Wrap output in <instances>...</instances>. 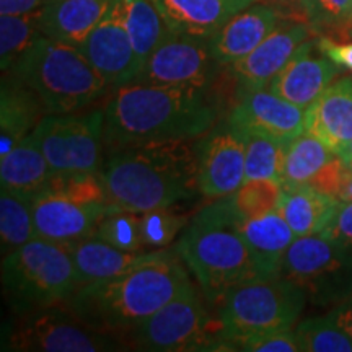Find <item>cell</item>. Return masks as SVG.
Instances as JSON below:
<instances>
[{
    "label": "cell",
    "mask_w": 352,
    "mask_h": 352,
    "mask_svg": "<svg viewBox=\"0 0 352 352\" xmlns=\"http://www.w3.org/2000/svg\"><path fill=\"white\" fill-rule=\"evenodd\" d=\"M280 276L318 307H334L352 294V252L323 233L300 236L285 253Z\"/></svg>",
    "instance_id": "30bf717a"
},
{
    "label": "cell",
    "mask_w": 352,
    "mask_h": 352,
    "mask_svg": "<svg viewBox=\"0 0 352 352\" xmlns=\"http://www.w3.org/2000/svg\"><path fill=\"white\" fill-rule=\"evenodd\" d=\"M340 199L324 195L310 184H284L279 212L297 239L318 235L328 227Z\"/></svg>",
    "instance_id": "484cf974"
},
{
    "label": "cell",
    "mask_w": 352,
    "mask_h": 352,
    "mask_svg": "<svg viewBox=\"0 0 352 352\" xmlns=\"http://www.w3.org/2000/svg\"><path fill=\"white\" fill-rule=\"evenodd\" d=\"M240 134L245 140V179L280 182L289 142L254 131H240Z\"/></svg>",
    "instance_id": "f546056e"
},
{
    "label": "cell",
    "mask_w": 352,
    "mask_h": 352,
    "mask_svg": "<svg viewBox=\"0 0 352 352\" xmlns=\"http://www.w3.org/2000/svg\"><path fill=\"white\" fill-rule=\"evenodd\" d=\"M32 134L52 173H96L103 168L104 108L46 114Z\"/></svg>",
    "instance_id": "8fae6325"
},
{
    "label": "cell",
    "mask_w": 352,
    "mask_h": 352,
    "mask_svg": "<svg viewBox=\"0 0 352 352\" xmlns=\"http://www.w3.org/2000/svg\"><path fill=\"white\" fill-rule=\"evenodd\" d=\"M233 212L240 219H258L279 209L283 182L279 179H245L235 192L226 196Z\"/></svg>",
    "instance_id": "d6a6232c"
},
{
    "label": "cell",
    "mask_w": 352,
    "mask_h": 352,
    "mask_svg": "<svg viewBox=\"0 0 352 352\" xmlns=\"http://www.w3.org/2000/svg\"><path fill=\"white\" fill-rule=\"evenodd\" d=\"M239 222L227 197L214 199L192 215L175 248L208 302L217 307L230 290L263 279Z\"/></svg>",
    "instance_id": "277c9868"
},
{
    "label": "cell",
    "mask_w": 352,
    "mask_h": 352,
    "mask_svg": "<svg viewBox=\"0 0 352 352\" xmlns=\"http://www.w3.org/2000/svg\"><path fill=\"white\" fill-rule=\"evenodd\" d=\"M307 132L340 153L352 140V78L341 77L307 108Z\"/></svg>",
    "instance_id": "7402d4cb"
},
{
    "label": "cell",
    "mask_w": 352,
    "mask_h": 352,
    "mask_svg": "<svg viewBox=\"0 0 352 352\" xmlns=\"http://www.w3.org/2000/svg\"><path fill=\"white\" fill-rule=\"evenodd\" d=\"M340 33H341L344 38H352V8H351L349 16H347L346 23L342 25V28L340 30Z\"/></svg>",
    "instance_id": "bcb514c9"
},
{
    "label": "cell",
    "mask_w": 352,
    "mask_h": 352,
    "mask_svg": "<svg viewBox=\"0 0 352 352\" xmlns=\"http://www.w3.org/2000/svg\"><path fill=\"white\" fill-rule=\"evenodd\" d=\"M126 338L139 351H232L222 321L209 314L195 284L126 333Z\"/></svg>",
    "instance_id": "52a82bcc"
},
{
    "label": "cell",
    "mask_w": 352,
    "mask_h": 352,
    "mask_svg": "<svg viewBox=\"0 0 352 352\" xmlns=\"http://www.w3.org/2000/svg\"><path fill=\"white\" fill-rule=\"evenodd\" d=\"M94 236L124 252H148L140 235V214L132 210L113 209L100 220Z\"/></svg>",
    "instance_id": "e575fe53"
},
{
    "label": "cell",
    "mask_w": 352,
    "mask_h": 352,
    "mask_svg": "<svg viewBox=\"0 0 352 352\" xmlns=\"http://www.w3.org/2000/svg\"><path fill=\"white\" fill-rule=\"evenodd\" d=\"M336 155L338 153L323 140L305 131L287 145L280 182L284 184H308Z\"/></svg>",
    "instance_id": "f1b7e54d"
},
{
    "label": "cell",
    "mask_w": 352,
    "mask_h": 352,
    "mask_svg": "<svg viewBox=\"0 0 352 352\" xmlns=\"http://www.w3.org/2000/svg\"><path fill=\"white\" fill-rule=\"evenodd\" d=\"M321 233L352 252V201H341L338 204L328 227Z\"/></svg>",
    "instance_id": "60d3db41"
},
{
    "label": "cell",
    "mask_w": 352,
    "mask_h": 352,
    "mask_svg": "<svg viewBox=\"0 0 352 352\" xmlns=\"http://www.w3.org/2000/svg\"><path fill=\"white\" fill-rule=\"evenodd\" d=\"M183 264L176 252L158 250L124 274L78 287L67 307L91 328L118 338L144 323L192 284Z\"/></svg>",
    "instance_id": "7a4b0ae2"
},
{
    "label": "cell",
    "mask_w": 352,
    "mask_h": 352,
    "mask_svg": "<svg viewBox=\"0 0 352 352\" xmlns=\"http://www.w3.org/2000/svg\"><path fill=\"white\" fill-rule=\"evenodd\" d=\"M52 170L39 147L36 138L30 134L0 157V183L12 195L32 201L46 189Z\"/></svg>",
    "instance_id": "cb8c5ba5"
},
{
    "label": "cell",
    "mask_w": 352,
    "mask_h": 352,
    "mask_svg": "<svg viewBox=\"0 0 352 352\" xmlns=\"http://www.w3.org/2000/svg\"><path fill=\"white\" fill-rule=\"evenodd\" d=\"M305 292L283 276L263 277L235 287L219 305V318L232 351L246 336L294 328L307 303Z\"/></svg>",
    "instance_id": "ba28073f"
},
{
    "label": "cell",
    "mask_w": 352,
    "mask_h": 352,
    "mask_svg": "<svg viewBox=\"0 0 352 352\" xmlns=\"http://www.w3.org/2000/svg\"><path fill=\"white\" fill-rule=\"evenodd\" d=\"M36 239L33 223L32 201L2 189L0 195V241L2 254L12 253Z\"/></svg>",
    "instance_id": "4dcf8cb0"
},
{
    "label": "cell",
    "mask_w": 352,
    "mask_h": 352,
    "mask_svg": "<svg viewBox=\"0 0 352 352\" xmlns=\"http://www.w3.org/2000/svg\"><path fill=\"white\" fill-rule=\"evenodd\" d=\"M328 315L336 321L344 331L349 334L352 340V294H349L344 300L334 305L331 310L328 311Z\"/></svg>",
    "instance_id": "ee69618b"
},
{
    "label": "cell",
    "mask_w": 352,
    "mask_h": 352,
    "mask_svg": "<svg viewBox=\"0 0 352 352\" xmlns=\"http://www.w3.org/2000/svg\"><path fill=\"white\" fill-rule=\"evenodd\" d=\"M315 44L316 41L311 39L303 43L287 65L270 83L271 91L305 109L331 85L341 69L323 52L321 56L311 54Z\"/></svg>",
    "instance_id": "ac0fdd59"
},
{
    "label": "cell",
    "mask_w": 352,
    "mask_h": 352,
    "mask_svg": "<svg viewBox=\"0 0 352 352\" xmlns=\"http://www.w3.org/2000/svg\"><path fill=\"white\" fill-rule=\"evenodd\" d=\"M303 352H352V340L328 314L300 321L296 327Z\"/></svg>",
    "instance_id": "836d02e7"
},
{
    "label": "cell",
    "mask_w": 352,
    "mask_h": 352,
    "mask_svg": "<svg viewBox=\"0 0 352 352\" xmlns=\"http://www.w3.org/2000/svg\"><path fill=\"white\" fill-rule=\"evenodd\" d=\"M116 0H47L39 10L43 36L80 47Z\"/></svg>",
    "instance_id": "44dd1931"
},
{
    "label": "cell",
    "mask_w": 352,
    "mask_h": 352,
    "mask_svg": "<svg viewBox=\"0 0 352 352\" xmlns=\"http://www.w3.org/2000/svg\"><path fill=\"white\" fill-rule=\"evenodd\" d=\"M197 188L208 199L235 192L245 182V140L230 122L212 127L196 144Z\"/></svg>",
    "instance_id": "4fadbf2b"
},
{
    "label": "cell",
    "mask_w": 352,
    "mask_h": 352,
    "mask_svg": "<svg viewBox=\"0 0 352 352\" xmlns=\"http://www.w3.org/2000/svg\"><path fill=\"white\" fill-rule=\"evenodd\" d=\"M316 46L320 52L328 56L334 64H338L342 69H347L352 72V41L351 43H338L333 38L321 36L316 39Z\"/></svg>",
    "instance_id": "b9f144b4"
},
{
    "label": "cell",
    "mask_w": 352,
    "mask_h": 352,
    "mask_svg": "<svg viewBox=\"0 0 352 352\" xmlns=\"http://www.w3.org/2000/svg\"><path fill=\"white\" fill-rule=\"evenodd\" d=\"M46 116L28 88L3 77L0 90V157H6L16 144L28 138Z\"/></svg>",
    "instance_id": "4316f807"
},
{
    "label": "cell",
    "mask_w": 352,
    "mask_h": 352,
    "mask_svg": "<svg viewBox=\"0 0 352 352\" xmlns=\"http://www.w3.org/2000/svg\"><path fill=\"white\" fill-rule=\"evenodd\" d=\"M67 246L76 264L78 287L124 274L132 267L151 259L158 252V250L138 253L124 252L116 246L104 243L94 235Z\"/></svg>",
    "instance_id": "603a6c76"
},
{
    "label": "cell",
    "mask_w": 352,
    "mask_h": 352,
    "mask_svg": "<svg viewBox=\"0 0 352 352\" xmlns=\"http://www.w3.org/2000/svg\"><path fill=\"white\" fill-rule=\"evenodd\" d=\"M3 296L13 314L67 303L78 289L67 245L34 239L2 259Z\"/></svg>",
    "instance_id": "8992f818"
},
{
    "label": "cell",
    "mask_w": 352,
    "mask_h": 352,
    "mask_svg": "<svg viewBox=\"0 0 352 352\" xmlns=\"http://www.w3.org/2000/svg\"><path fill=\"white\" fill-rule=\"evenodd\" d=\"M280 23V15L270 3L254 2L208 39L210 54L219 65H232L256 50Z\"/></svg>",
    "instance_id": "d6986e66"
},
{
    "label": "cell",
    "mask_w": 352,
    "mask_h": 352,
    "mask_svg": "<svg viewBox=\"0 0 352 352\" xmlns=\"http://www.w3.org/2000/svg\"><path fill=\"white\" fill-rule=\"evenodd\" d=\"M122 23L140 64L147 63L158 44L171 33L152 0H118Z\"/></svg>",
    "instance_id": "83f0119b"
},
{
    "label": "cell",
    "mask_w": 352,
    "mask_h": 352,
    "mask_svg": "<svg viewBox=\"0 0 352 352\" xmlns=\"http://www.w3.org/2000/svg\"><path fill=\"white\" fill-rule=\"evenodd\" d=\"M171 33L209 39L258 0H152Z\"/></svg>",
    "instance_id": "ffe728a7"
},
{
    "label": "cell",
    "mask_w": 352,
    "mask_h": 352,
    "mask_svg": "<svg viewBox=\"0 0 352 352\" xmlns=\"http://www.w3.org/2000/svg\"><path fill=\"white\" fill-rule=\"evenodd\" d=\"M235 351L243 352H300L296 329H274L246 336L235 342Z\"/></svg>",
    "instance_id": "f35d334b"
},
{
    "label": "cell",
    "mask_w": 352,
    "mask_h": 352,
    "mask_svg": "<svg viewBox=\"0 0 352 352\" xmlns=\"http://www.w3.org/2000/svg\"><path fill=\"white\" fill-rule=\"evenodd\" d=\"M80 51L113 90L135 82L142 70V64L122 23L118 0L82 43Z\"/></svg>",
    "instance_id": "9a60e30c"
},
{
    "label": "cell",
    "mask_w": 352,
    "mask_h": 352,
    "mask_svg": "<svg viewBox=\"0 0 352 352\" xmlns=\"http://www.w3.org/2000/svg\"><path fill=\"white\" fill-rule=\"evenodd\" d=\"M307 23L316 32H338L346 23L352 0H297Z\"/></svg>",
    "instance_id": "74e56055"
},
{
    "label": "cell",
    "mask_w": 352,
    "mask_h": 352,
    "mask_svg": "<svg viewBox=\"0 0 352 352\" xmlns=\"http://www.w3.org/2000/svg\"><path fill=\"white\" fill-rule=\"evenodd\" d=\"M43 192L60 195L80 202H109L101 171H96V173H52L50 183Z\"/></svg>",
    "instance_id": "8d00e7d4"
},
{
    "label": "cell",
    "mask_w": 352,
    "mask_h": 352,
    "mask_svg": "<svg viewBox=\"0 0 352 352\" xmlns=\"http://www.w3.org/2000/svg\"><path fill=\"white\" fill-rule=\"evenodd\" d=\"M311 26L302 21H280L277 28L248 56L232 64V74L236 78L241 94L270 87L298 47L310 39Z\"/></svg>",
    "instance_id": "e0dca14e"
},
{
    "label": "cell",
    "mask_w": 352,
    "mask_h": 352,
    "mask_svg": "<svg viewBox=\"0 0 352 352\" xmlns=\"http://www.w3.org/2000/svg\"><path fill=\"white\" fill-rule=\"evenodd\" d=\"M140 214V235L147 250H164L175 241L189 223V215L170 208H160Z\"/></svg>",
    "instance_id": "d590c367"
},
{
    "label": "cell",
    "mask_w": 352,
    "mask_h": 352,
    "mask_svg": "<svg viewBox=\"0 0 352 352\" xmlns=\"http://www.w3.org/2000/svg\"><path fill=\"white\" fill-rule=\"evenodd\" d=\"M215 120L204 90L129 83L114 88L104 107V151L192 140L212 129Z\"/></svg>",
    "instance_id": "6da1fadb"
},
{
    "label": "cell",
    "mask_w": 352,
    "mask_h": 352,
    "mask_svg": "<svg viewBox=\"0 0 352 352\" xmlns=\"http://www.w3.org/2000/svg\"><path fill=\"white\" fill-rule=\"evenodd\" d=\"M340 201H352V168L349 165H347L346 178H344V183H342V188L340 192Z\"/></svg>",
    "instance_id": "f6af8a7d"
},
{
    "label": "cell",
    "mask_w": 352,
    "mask_h": 352,
    "mask_svg": "<svg viewBox=\"0 0 352 352\" xmlns=\"http://www.w3.org/2000/svg\"><path fill=\"white\" fill-rule=\"evenodd\" d=\"M347 165L340 155H336L331 162H328L323 168L320 170V173L311 179L310 186L318 189V191L324 192V195L336 197L340 199V192L346 178Z\"/></svg>",
    "instance_id": "ab89813d"
},
{
    "label": "cell",
    "mask_w": 352,
    "mask_h": 352,
    "mask_svg": "<svg viewBox=\"0 0 352 352\" xmlns=\"http://www.w3.org/2000/svg\"><path fill=\"white\" fill-rule=\"evenodd\" d=\"M3 76L28 88L46 114L78 113L109 90L80 47L47 36L38 38Z\"/></svg>",
    "instance_id": "5b68a950"
},
{
    "label": "cell",
    "mask_w": 352,
    "mask_h": 352,
    "mask_svg": "<svg viewBox=\"0 0 352 352\" xmlns=\"http://www.w3.org/2000/svg\"><path fill=\"white\" fill-rule=\"evenodd\" d=\"M109 202L132 212L170 208L197 188V155L191 140L132 145L109 152L101 168Z\"/></svg>",
    "instance_id": "3957f363"
},
{
    "label": "cell",
    "mask_w": 352,
    "mask_h": 352,
    "mask_svg": "<svg viewBox=\"0 0 352 352\" xmlns=\"http://www.w3.org/2000/svg\"><path fill=\"white\" fill-rule=\"evenodd\" d=\"M39 10L26 15H0V67L8 72L16 60L41 38Z\"/></svg>",
    "instance_id": "1f68e13d"
},
{
    "label": "cell",
    "mask_w": 352,
    "mask_h": 352,
    "mask_svg": "<svg viewBox=\"0 0 352 352\" xmlns=\"http://www.w3.org/2000/svg\"><path fill=\"white\" fill-rule=\"evenodd\" d=\"M47 0H0V15H26L41 10Z\"/></svg>",
    "instance_id": "7bdbcfd3"
},
{
    "label": "cell",
    "mask_w": 352,
    "mask_h": 352,
    "mask_svg": "<svg viewBox=\"0 0 352 352\" xmlns=\"http://www.w3.org/2000/svg\"><path fill=\"white\" fill-rule=\"evenodd\" d=\"M3 351L104 352L126 349L113 334L101 333L78 318L67 303L13 314L3 333Z\"/></svg>",
    "instance_id": "9c48e42d"
},
{
    "label": "cell",
    "mask_w": 352,
    "mask_h": 352,
    "mask_svg": "<svg viewBox=\"0 0 352 352\" xmlns=\"http://www.w3.org/2000/svg\"><path fill=\"white\" fill-rule=\"evenodd\" d=\"M266 2H274V3H287V2H297V0H266Z\"/></svg>",
    "instance_id": "7dc6e473"
},
{
    "label": "cell",
    "mask_w": 352,
    "mask_h": 352,
    "mask_svg": "<svg viewBox=\"0 0 352 352\" xmlns=\"http://www.w3.org/2000/svg\"><path fill=\"white\" fill-rule=\"evenodd\" d=\"M116 208L111 202H80L52 192H41L32 199L36 239L72 245L94 235L100 220Z\"/></svg>",
    "instance_id": "5bb4252c"
},
{
    "label": "cell",
    "mask_w": 352,
    "mask_h": 352,
    "mask_svg": "<svg viewBox=\"0 0 352 352\" xmlns=\"http://www.w3.org/2000/svg\"><path fill=\"white\" fill-rule=\"evenodd\" d=\"M239 228L263 277L280 276L289 246L297 239L279 210L258 219H240Z\"/></svg>",
    "instance_id": "d4e9b609"
},
{
    "label": "cell",
    "mask_w": 352,
    "mask_h": 352,
    "mask_svg": "<svg viewBox=\"0 0 352 352\" xmlns=\"http://www.w3.org/2000/svg\"><path fill=\"white\" fill-rule=\"evenodd\" d=\"M217 65L208 39L170 33L158 44L132 83L206 90L212 82Z\"/></svg>",
    "instance_id": "7c38bea8"
},
{
    "label": "cell",
    "mask_w": 352,
    "mask_h": 352,
    "mask_svg": "<svg viewBox=\"0 0 352 352\" xmlns=\"http://www.w3.org/2000/svg\"><path fill=\"white\" fill-rule=\"evenodd\" d=\"M228 122L240 131L261 132L290 142L307 131V109L264 87L241 94Z\"/></svg>",
    "instance_id": "2e32d148"
}]
</instances>
